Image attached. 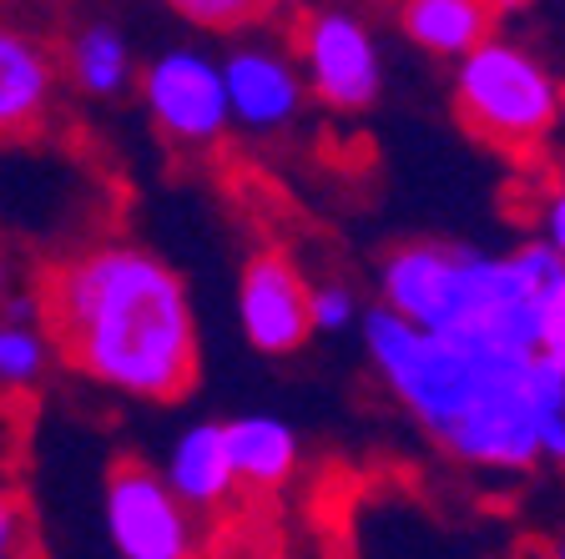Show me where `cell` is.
<instances>
[{
    "label": "cell",
    "mask_w": 565,
    "mask_h": 559,
    "mask_svg": "<svg viewBox=\"0 0 565 559\" xmlns=\"http://www.w3.org/2000/svg\"><path fill=\"white\" fill-rule=\"evenodd\" d=\"M35 318L51 353L111 394L182 404L198 388L202 343L192 298L147 247H92L41 278Z\"/></svg>",
    "instance_id": "obj_1"
},
{
    "label": "cell",
    "mask_w": 565,
    "mask_h": 559,
    "mask_svg": "<svg viewBox=\"0 0 565 559\" xmlns=\"http://www.w3.org/2000/svg\"><path fill=\"white\" fill-rule=\"evenodd\" d=\"M364 343L384 388L449 459L475 469H530L541 459L530 408L535 353L429 333L384 303L364 318Z\"/></svg>",
    "instance_id": "obj_2"
},
{
    "label": "cell",
    "mask_w": 565,
    "mask_h": 559,
    "mask_svg": "<svg viewBox=\"0 0 565 559\" xmlns=\"http://www.w3.org/2000/svg\"><path fill=\"white\" fill-rule=\"evenodd\" d=\"M565 262L545 243L484 257L475 247L409 243L384 257V308L429 333L480 338L500 348L541 353V298Z\"/></svg>",
    "instance_id": "obj_3"
},
{
    "label": "cell",
    "mask_w": 565,
    "mask_h": 559,
    "mask_svg": "<svg viewBox=\"0 0 565 559\" xmlns=\"http://www.w3.org/2000/svg\"><path fill=\"white\" fill-rule=\"evenodd\" d=\"M565 96L561 82L515 41L484 35L480 46L459 56L455 71V117L470 137L490 141L510 157H530L561 127Z\"/></svg>",
    "instance_id": "obj_4"
},
{
    "label": "cell",
    "mask_w": 565,
    "mask_h": 559,
    "mask_svg": "<svg viewBox=\"0 0 565 559\" xmlns=\"http://www.w3.org/2000/svg\"><path fill=\"white\" fill-rule=\"evenodd\" d=\"M106 535L121 559H188L202 549L192 509L141 459H117L106 474Z\"/></svg>",
    "instance_id": "obj_5"
},
{
    "label": "cell",
    "mask_w": 565,
    "mask_h": 559,
    "mask_svg": "<svg viewBox=\"0 0 565 559\" xmlns=\"http://www.w3.org/2000/svg\"><path fill=\"white\" fill-rule=\"evenodd\" d=\"M298 71L308 96L333 111H369L384 86L374 35L343 11H313L298 25Z\"/></svg>",
    "instance_id": "obj_6"
},
{
    "label": "cell",
    "mask_w": 565,
    "mask_h": 559,
    "mask_svg": "<svg viewBox=\"0 0 565 559\" xmlns=\"http://www.w3.org/2000/svg\"><path fill=\"white\" fill-rule=\"evenodd\" d=\"M141 106L152 127L177 147H212L227 131L223 66L202 51H167L141 71Z\"/></svg>",
    "instance_id": "obj_7"
},
{
    "label": "cell",
    "mask_w": 565,
    "mask_h": 559,
    "mask_svg": "<svg viewBox=\"0 0 565 559\" xmlns=\"http://www.w3.org/2000/svg\"><path fill=\"white\" fill-rule=\"evenodd\" d=\"M237 323H243L247 343L268 358L298 353L313 338L308 282L282 247H263V252L247 257L243 282H237Z\"/></svg>",
    "instance_id": "obj_8"
},
{
    "label": "cell",
    "mask_w": 565,
    "mask_h": 559,
    "mask_svg": "<svg viewBox=\"0 0 565 559\" xmlns=\"http://www.w3.org/2000/svg\"><path fill=\"white\" fill-rule=\"evenodd\" d=\"M227 117L247 131H282L303 111V71L268 46H243L223 61Z\"/></svg>",
    "instance_id": "obj_9"
},
{
    "label": "cell",
    "mask_w": 565,
    "mask_h": 559,
    "mask_svg": "<svg viewBox=\"0 0 565 559\" xmlns=\"http://www.w3.org/2000/svg\"><path fill=\"white\" fill-rule=\"evenodd\" d=\"M56 101V61L31 31L0 21V137H35Z\"/></svg>",
    "instance_id": "obj_10"
},
{
    "label": "cell",
    "mask_w": 565,
    "mask_h": 559,
    "mask_svg": "<svg viewBox=\"0 0 565 559\" xmlns=\"http://www.w3.org/2000/svg\"><path fill=\"white\" fill-rule=\"evenodd\" d=\"M167 484L188 509L212 514L233 499L237 479L227 464V439L223 423H192L182 439L172 443V459H167Z\"/></svg>",
    "instance_id": "obj_11"
},
{
    "label": "cell",
    "mask_w": 565,
    "mask_h": 559,
    "mask_svg": "<svg viewBox=\"0 0 565 559\" xmlns=\"http://www.w3.org/2000/svg\"><path fill=\"white\" fill-rule=\"evenodd\" d=\"M227 439V464H233V479L243 490L273 494L282 490L298 469V433L282 419H268V413H247V419L223 423Z\"/></svg>",
    "instance_id": "obj_12"
},
{
    "label": "cell",
    "mask_w": 565,
    "mask_h": 559,
    "mask_svg": "<svg viewBox=\"0 0 565 559\" xmlns=\"http://www.w3.org/2000/svg\"><path fill=\"white\" fill-rule=\"evenodd\" d=\"M494 25V0H404V35L429 56H465Z\"/></svg>",
    "instance_id": "obj_13"
},
{
    "label": "cell",
    "mask_w": 565,
    "mask_h": 559,
    "mask_svg": "<svg viewBox=\"0 0 565 559\" xmlns=\"http://www.w3.org/2000/svg\"><path fill=\"white\" fill-rule=\"evenodd\" d=\"M66 76H71V86L86 96H102V101L106 96H121L131 86V76H137L127 35L106 21L82 25V31L66 41Z\"/></svg>",
    "instance_id": "obj_14"
},
{
    "label": "cell",
    "mask_w": 565,
    "mask_h": 559,
    "mask_svg": "<svg viewBox=\"0 0 565 559\" xmlns=\"http://www.w3.org/2000/svg\"><path fill=\"white\" fill-rule=\"evenodd\" d=\"M530 408H535V449L565 469V358H530Z\"/></svg>",
    "instance_id": "obj_15"
},
{
    "label": "cell",
    "mask_w": 565,
    "mask_h": 559,
    "mask_svg": "<svg viewBox=\"0 0 565 559\" xmlns=\"http://www.w3.org/2000/svg\"><path fill=\"white\" fill-rule=\"evenodd\" d=\"M51 358V338L31 318H0V388H31Z\"/></svg>",
    "instance_id": "obj_16"
},
{
    "label": "cell",
    "mask_w": 565,
    "mask_h": 559,
    "mask_svg": "<svg viewBox=\"0 0 565 559\" xmlns=\"http://www.w3.org/2000/svg\"><path fill=\"white\" fill-rule=\"evenodd\" d=\"M188 25H202V31H237L258 15L253 0H167Z\"/></svg>",
    "instance_id": "obj_17"
},
{
    "label": "cell",
    "mask_w": 565,
    "mask_h": 559,
    "mask_svg": "<svg viewBox=\"0 0 565 559\" xmlns=\"http://www.w3.org/2000/svg\"><path fill=\"white\" fill-rule=\"evenodd\" d=\"M308 313H313V333H343L359 318V303L343 282H323V288H308Z\"/></svg>",
    "instance_id": "obj_18"
},
{
    "label": "cell",
    "mask_w": 565,
    "mask_h": 559,
    "mask_svg": "<svg viewBox=\"0 0 565 559\" xmlns=\"http://www.w3.org/2000/svg\"><path fill=\"white\" fill-rule=\"evenodd\" d=\"M541 353L565 358V268L555 272V282L541 298Z\"/></svg>",
    "instance_id": "obj_19"
},
{
    "label": "cell",
    "mask_w": 565,
    "mask_h": 559,
    "mask_svg": "<svg viewBox=\"0 0 565 559\" xmlns=\"http://www.w3.org/2000/svg\"><path fill=\"white\" fill-rule=\"evenodd\" d=\"M21 535H25V509L21 499H15L11 490H0V559H11L21 555Z\"/></svg>",
    "instance_id": "obj_20"
},
{
    "label": "cell",
    "mask_w": 565,
    "mask_h": 559,
    "mask_svg": "<svg viewBox=\"0 0 565 559\" xmlns=\"http://www.w3.org/2000/svg\"><path fill=\"white\" fill-rule=\"evenodd\" d=\"M541 243L565 262V182L555 186L551 197H545V207H541Z\"/></svg>",
    "instance_id": "obj_21"
},
{
    "label": "cell",
    "mask_w": 565,
    "mask_h": 559,
    "mask_svg": "<svg viewBox=\"0 0 565 559\" xmlns=\"http://www.w3.org/2000/svg\"><path fill=\"white\" fill-rule=\"evenodd\" d=\"M258 11H288V6H298V0H253Z\"/></svg>",
    "instance_id": "obj_22"
},
{
    "label": "cell",
    "mask_w": 565,
    "mask_h": 559,
    "mask_svg": "<svg viewBox=\"0 0 565 559\" xmlns=\"http://www.w3.org/2000/svg\"><path fill=\"white\" fill-rule=\"evenodd\" d=\"M6 282H11V268H6V257H0V292H6Z\"/></svg>",
    "instance_id": "obj_23"
}]
</instances>
